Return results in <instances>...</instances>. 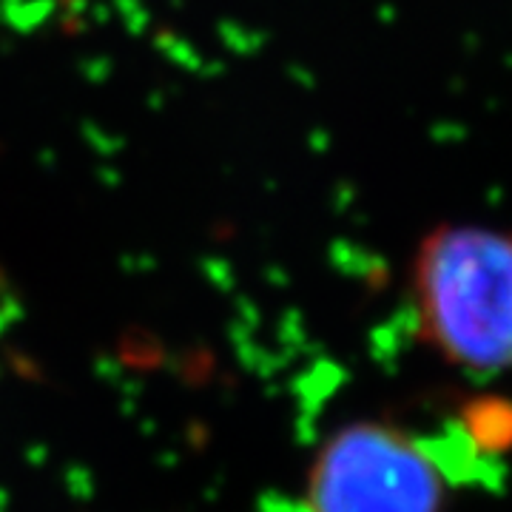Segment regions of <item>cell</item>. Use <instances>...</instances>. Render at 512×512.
<instances>
[{"label": "cell", "instance_id": "cell-1", "mask_svg": "<svg viewBox=\"0 0 512 512\" xmlns=\"http://www.w3.org/2000/svg\"><path fill=\"white\" fill-rule=\"evenodd\" d=\"M410 313L419 342L473 379L512 373V231L436 222L410 262Z\"/></svg>", "mask_w": 512, "mask_h": 512}, {"label": "cell", "instance_id": "cell-2", "mask_svg": "<svg viewBox=\"0 0 512 512\" xmlns=\"http://www.w3.org/2000/svg\"><path fill=\"white\" fill-rule=\"evenodd\" d=\"M447 461L433 441L387 419H353L316 447L308 512H447Z\"/></svg>", "mask_w": 512, "mask_h": 512}, {"label": "cell", "instance_id": "cell-3", "mask_svg": "<svg viewBox=\"0 0 512 512\" xmlns=\"http://www.w3.org/2000/svg\"><path fill=\"white\" fill-rule=\"evenodd\" d=\"M456 439L481 458L512 453V399L498 393H476L456 407Z\"/></svg>", "mask_w": 512, "mask_h": 512}, {"label": "cell", "instance_id": "cell-4", "mask_svg": "<svg viewBox=\"0 0 512 512\" xmlns=\"http://www.w3.org/2000/svg\"><path fill=\"white\" fill-rule=\"evenodd\" d=\"M52 0H6V18L15 29L32 32L49 18Z\"/></svg>", "mask_w": 512, "mask_h": 512}, {"label": "cell", "instance_id": "cell-5", "mask_svg": "<svg viewBox=\"0 0 512 512\" xmlns=\"http://www.w3.org/2000/svg\"><path fill=\"white\" fill-rule=\"evenodd\" d=\"M63 3H66V6H69V9H77V6H83V3H86V0H63Z\"/></svg>", "mask_w": 512, "mask_h": 512}]
</instances>
